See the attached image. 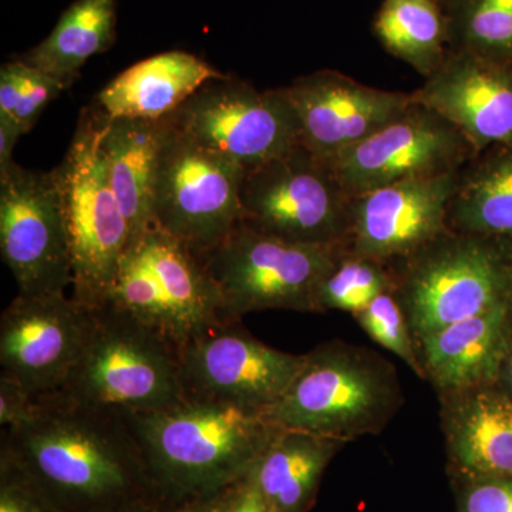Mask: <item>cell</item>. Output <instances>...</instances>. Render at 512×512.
Returning a JSON list of instances; mask_svg holds the SVG:
<instances>
[{
	"label": "cell",
	"mask_w": 512,
	"mask_h": 512,
	"mask_svg": "<svg viewBox=\"0 0 512 512\" xmlns=\"http://www.w3.org/2000/svg\"><path fill=\"white\" fill-rule=\"evenodd\" d=\"M343 441L281 429L247 477L271 512H303Z\"/></svg>",
	"instance_id": "603a6c76"
},
{
	"label": "cell",
	"mask_w": 512,
	"mask_h": 512,
	"mask_svg": "<svg viewBox=\"0 0 512 512\" xmlns=\"http://www.w3.org/2000/svg\"><path fill=\"white\" fill-rule=\"evenodd\" d=\"M2 461L64 507L121 503L154 483L126 414L60 393L37 399L26 423L2 431Z\"/></svg>",
	"instance_id": "6da1fadb"
},
{
	"label": "cell",
	"mask_w": 512,
	"mask_h": 512,
	"mask_svg": "<svg viewBox=\"0 0 512 512\" xmlns=\"http://www.w3.org/2000/svg\"><path fill=\"white\" fill-rule=\"evenodd\" d=\"M457 174L421 178L352 197L343 251L389 266L447 231Z\"/></svg>",
	"instance_id": "2e32d148"
},
{
	"label": "cell",
	"mask_w": 512,
	"mask_h": 512,
	"mask_svg": "<svg viewBox=\"0 0 512 512\" xmlns=\"http://www.w3.org/2000/svg\"><path fill=\"white\" fill-rule=\"evenodd\" d=\"M444 10L450 50L512 67V0H454Z\"/></svg>",
	"instance_id": "4316f807"
},
{
	"label": "cell",
	"mask_w": 512,
	"mask_h": 512,
	"mask_svg": "<svg viewBox=\"0 0 512 512\" xmlns=\"http://www.w3.org/2000/svg\"><path fill=\"white\" fill-rule=\"evenodd\" d=\"M282 89L298 119L301 144L322 158L372 136L414 103L413 92L366 86L329 69L298 77Z\"/></svg>",
	"instance_id": "e0dca14e"
},
{
	"label": "cell",
	"mask_w": 512,
	"mask_h": 512,
	"mask_svg": "<svg viewBox=\"0 0 512 512\" xmlns=\"http://www.w3.org/2000/svg\"><path fill=\"white\" fill-rule=\"evenodd\" d=\"M225 76L201 57L170 50L117 74L90 106L107 120H165L205 83Z\"/></svg>",
	"instance_id": "ffe728a7"
},
{
	"label": "cell",
	"mask_w": 512,
	"mask_h": 512,
	"mask_svg": "<svg viewBox=\"0 0 512 512\" xmlns=\"http://www.w3.org/2000/svg\"><path fill=\"white\" fill-rule=\"evenodd\" d=\"M373 35L389 55L426 79L450 52L446 10L439 0H383Z\"/></svg>",
	"instance_id": "484cf974"
},
{
	"label": "cell",
	"mask_w": 512,
	"mask_h": 512,
	"mask_svg": "<svg viewBox=\"0 0 512 512\" xmlns=\"http://www.w3.org/2000/svg\"><path fill=\"white\" fill-rule=\"evenodd\" d=\"M25 136L18 121L9 116L0 114V175L8 173L15 165L13 150L18 144L19 138Z\"/></svg>",
	"instance_id": "e575fe53"
},
{
	"label": "cell",
	"mask_w": 512,
	"mask_h": 512,
	"mask_svg": "<svg viewBox=\"0 0 512 512\" xmlns=\"http://www.w3.org/2000/svg\"><path fill=\"white\" fill-rule=\"evenodd\" d=\"M342 248L293 244L239 222L201 255L232 318L271 311L318 313V292Z\"/></svg>",
	"instance_id": "ba28073f"
},
{
	"label": "cell",
	"mask_w": 512,
	"mask_h": 512,
	"mask_svg": "<svg viewBox=\"0 0 512 512\" xmlns=\"http://www.w3.org/2000/svg\"><path fill=\"white\" fill-rule=\"evenodd\" d=\"M441 5H443V8H446L447 5H450V3H453L454 0H439Z\"/></svg>",
	"instance_id": "ab89813d"
},
{
	"label": "cell",
	"mask_w": 512,
	"mask_h": 512,
	"mask_svg": "<svg viewBox=\"0 0 512 512\" xmlns=\"http://www.w3.org/2000/svg\"><path fill=\"white\" fill-rule=\"evenodd\" d=\"M94 323V308L66 292L20 295L0 318V376L35 399L52 396L82 356Z\"/></svg>",
	"instance_id": "5bb4252c"
},
{
	"label": "cell",
	"mask_w": 512,
	"mask_h": 512,
	"mask_svg": "<svg viewBox=\"0 0 512 512\" xmlns=\"http://www.w3.org/2000/svg\"><path fill=\"white\" fill-rule=\"evenodd\" d=\"M458 512H512V478L463 477Z\"/></svg>",
	"instance_id": "f546056e"
},
{
	"label": "cell",
	"mask_w": 512,
	"mask_h": 512,
	"mask_svg": "<svg viewBox=\"0 0 512 512\" xmlns=\"http://www.w3.org/2000/svg\"><path fill=\"white\" fill-rule=\"evenodd\" d=\"M64 90L66 87L55 77L26 64L25 87L12 119L18 121L23 133H29L46 107Z\"/></svg>",
	"instance_id": "4dcf8cb0"
},
{
	"label": "cell",
	"mask_w": 512,
	"mask_h": 512,
	"mask_svg": "<svg viewBox=\"0 0 512 512\" xmlns=\"http://www.w3.org/2000/svg\"><path fill=\"white\" fill-rule=\"evenodd\" d=\"M116 29V0H74L46 39L13 57L69 89L84 64L113 46Z\"/></svg>",
	"instance_id": "d4e9b609"
},
{
	"label": "cell",
	"mask_w": 512,
	"mask_h": 512,
	"mask_svg": "<svg viewBox=\"0 0 512 512\" xmlns=\"http://www.w3.org/2000/svg\"><path fill=\"white\" fill-rule=\"evenodd\" d=\"M165 121L245 170L301 144L298 119L282 87L258 90L228 74L205 83Z\"/></svg>",
	"instance_id": "8fae6325"
},
{
	"label": "cell",
	"mask_w": 512,
	"mask_h": 512,
	"mask_svg": "<svg viewBox=\"0 0 512 512\" xmlns=\"http://www.w3.org/2000/svg\"><path fill=\"white\" fill-rule=\"evenodd\" d=\"M228 512H271L264 497L256 490L254 484L245 478L235 491L234 500Z\"/></svg>",
	"instance_id": "d590c367"
},
{
	"label": "cell",
	"mask_w": 512,
	"mask_h": 512,
	"mask_svg": "<svg viewBox=\"0 0 512 512\" xmlns=\"http://www.w3.org/2000/svg\"><path fill=\"white\" fill-rule=\"evenodd\" d=\"M26 64L12 57L0 67V114L15 116L23 87H25Z\"/></svg>",
	"instance_id": "836d02e7"
},
{
	"label": "cell",
	"mask_w": 512,
	"mask_h": 512,
	"mask_svg": "<svg viewBox=\"0 0 512 512\" xmlns=\"http://www.w3.org/2000/svg\"><path fill=\"white\" fill-rule=\"evenodd\" d=\"M222 491L205 495V497L194 498L195 503L184 505L175 512H228L235 494L232 497H224L221 494Z\"/></svg>",
	"instance_id": "8d00e7d4"
},
{
	"label": "cell",
	"mask_w": 512,
	"mask_h": 512,
	"mask_svg": "<svg viewBox=\"0 0 512 512\" xmlns=\"http://www.w3.org/2000/svg\"><path fill=\"white\" fill-rule=\"evenodd\" d=\"M0 254L20 295L66 292L72 249L55 171L13 165L0 175Z\"/></svg>",
	"instance_id": "7c38bea8"
},
{
	"label": "cell",
	"mask_w": 512,
	"mask_h": 512,
	"mask_svg": "<svg viewBox=\"0 0 512 512\" xmlns=\"http://www.w3.org/2000/svg\"><path fill=\"white\" fill-rule=\"evenodd\" d=\"M448 229L512 239V146L477 151L458 171L447 212Z\"/></svg>",
	"instance_id": "cb8c5ba5"
},
{
	"label": "cell",
	"mask_w": 512,
	"mask_h": 512,
	"mask_svg": "<svg viewBox=\"0 0 512 512\" xmlns=\"http://www.w3.org/2000/svg\"><path fill=\"white\" fill-rule=\"evenodd\" d=\"M494 383L512 399V323L503 359H501L500 369H498L497 379Z\"/></svg>",
	"instance_id": "74e56055"
},
{
	"label": "cell",
	"mask_w": 512,
	"mask_h": 512,
	"mask_svg": "<svg viewBox=\"0 0 512 512\" xmlns=\"http://www.w3.org/2000/svg\"><path fill=\"white\" fill-rule=\"evenodd\" d=\"M57 393L123 413L174 406L185 399L180 350L140 320L103 303L94 308L89 340Z\"/></svg>",
	"instance_id": "8992f818"
},
{
	"label": "cell",
	"mask_w": 512,
	"mask_h": 512,
	"mask_svg": "<svg viewBox=\"0 0 512 512\" xmlns=\"http://www.w3.org/2000/svg\"><path fill=\"white\" fill-rule=\"evenodd\" d=\"M101 119L100 154L126 217L131 241L154 227V180L167 123L165 120H107L103 116Z\"/></svg>",
	"instance_id": "7402d4cb"
},
{
	"label": "cell",
	"mask_w": 512,
	"mask_h": 512,
	"mask_svg": "<svg viewBox=\"0 0 512 512\" xmlns=\"http://www.w3.org/2000/svg\"><path fill=\"white\" fill-rule=\"evenodd\" d=\"M104 303L156 330L178 349L232 320L201 256L163 229L128 242Z\"/></svg>",
	"instance_id": "5b68a950"
},
{
	"label": "cell",
	"mask_w": 512,
	"mask_h": 512,
	"mask_svg": "<svg viewBox=\"0 0 512 512\" xmlns=\"http://www.w3.org/2000/svg\"><path fill=\"white\" fill-rule=\"evenodd\" d=\"M185 399L212 400L265 410L281 399L305 355L265 345L232 320L180 349Z\"/></svg>",
	"instance_id": "9a60e30c"
},
{
	"label": "cell",
	"mask_w": 512,
	"mask_h": 512,
	"mask_svg": "<svg viewBox=\"0 0 512 512\" xmlns=\"http://www.w3.org/2000/svg\"><path fill=\"white\" fill-rule=\"evenodd\" d=\"M393 286V275L386 265L348 254L342 249L332 271L320 285L319 312L340 311L355 316L377 296L393 292Z\"/></svg>",
	"instance_id": "83f0119b"
},
{
	"label": "cell",
	"mask_w": 512,
	"mask_h": 512,
	"mask_svg": "<svg viewBox=\"0 0 512 512\" xmlns=\"http://www.w3.org/2000/svg\"><path fill=\"white\" fill-rule=\"evenodd\" d=\"M37 400L15 380L0 376V424L3 430L22 426L35 412Z\"/></svg>",
	"instance_id": "d6a6232c"
},
{
	"label": "cell",
	"mask_w": 512,
	"mask_h": 512,
	"mask_svg": "<svg viewBox=\"0 0 512 512\" xmlns=\"http://www.w3.org/2000/svg\"><path fill=\"white\" fill-rule=\"evenodd\" d=\"M0 512H53L55 507L18 470L3 463Z\"/></svg>",
	"instance_id": "1f68e13d"
},
{
	"label": "cell",
	"mask_w": 512,
	"mask_h": 512,
	"mask_svg": "<svg viewBox=\"0 0 512 512\" xmlns=\"http://www.w3.org/2000/svg\"><path fill=\"white\" fill-rule=\"evenodd\" d=\"M448 456L461 477L512 478V399L495 383L440 394Z\"/></svg>",
	"instance_id": "d6986e66"
},
{
	"label": "cell",
	"mask_w": 512,
	"mask_h": 512,
	"mask_svg": "<svg viewBox=\"0 0 512 512\" xmlns=\"http://www.w3.org/2000/svg\"><path fill=\"white\" fill-rule=\"evenodd\" d=\"M456 126L477 151L512 146V67L450 50L413 92Z\"/></svg>",
	"instance_id": "ac0fdd59"
},
{
	"label": "cell",
	"mask_w": 512,
	"mask_h": 512,
	"mask_svg": "<svg viewBox=\"0 0 512 512\" xmlns=\"http://www.w3.org/2000/svg\"><path fill=\"white\" fill-rule=\"evenodd\" d=\"M512 323V303L417 340L424 379L448 393L494 383Z\"/></svg>",
	"instance_id": "44dd1931"
},
{
	"label": "cell",
	"mask_w": 512,
	"mask_h": 512,
	"mask_svg": "<svg viewBox=\"0 0 512 512\" xmlns=\"http://www.w3.org/2000/svg\"><path fill=\"white\" fill-rule=\"evenodd\" d=\"M244 174L241 164L198 146L167 123L154 180V227L205 254L241 222Z\"/></svg>",
	"instance_id": "30bf717a"
},
{
	"label": "cell",
	"mask_w": 512,
	"mask_h": 512,
	"mask_svg": "<svg viewBox=\"0 0 512 512\" xmlns=\"http://www.w3.org/2000/svg\"><path fill=\"white\" fill-rule=\"evenodd\" d=\"M103 119L92 106L80 113L72 143L53 168L73 261V295L84 305H103L130 231L100 154Z\"/></svg>",
	"instance_id": "52a82bcc"
},
{
	"label": "cell",
	"mask_w": 512,
	"mask_h": 512,
	"mask_svg": "<svg viewBox=\"0 0 512 512\" xmlns=\"http://www.w3.org/2000/svg\"><path fill=\"white\" fill-rule=\"evenodd\" d=\"M387 268L416 343L448 325L512 303L510 239L447 229Z\"/></svg>",
	"instance_id": "277c9868"
},
{
	"label": "cell",
	"mask_w": 512,
	"mask_h": 512,
	"mask_svg": "<svg viewBox=\"0 0 512 512\" xmlns=\"http://www.w3.org/2000/svg\"><path fill=\"white\" fill-rule=\"evenodd\" d=\"M239 198L242 224L272 237L332 248L348 237L352 197L303 144L245 170Z\"/></svg>",
	"instance_id": "9c48e42d"
},
{
	"label": "cell",
	"mask_w": 512,
	"mask_h": 512,
	"mask_svg": "<svg viewBox=\"0 0 512 512\" xmlns=\"http://www.w3.org/2000/svg\"><path fill=\"white\" fill-rule=\"evenodd\" d=\"M355 319L373 342L399 357L424 379L416 339L393 292L377 296L366 309L355 315Z\"/></svg>",
	"instance_id": "f1b7e54d"
},
{
	"label": "cell",
	"mask_w": 512,
	"mask_h": 512,
	"mask_svg": "<svg viewBox=\"0 0 512 512\" xmlns=\"http://www.w3.org/2000/svg\"><path fill=\"white\" fill-rule=\"evenodd\" d=\"M477 153L456 126L414 100L372 136L325 158L349 197L377 188L458 173Z\"/></svg>",
	"instance_id": "4fadbf2b"
},
{
	"label": "cell",
	"mask_w": 512,
	"mask_h": 512,
	"mask_svg": "<svg viewBox=\"0 0 512 512\" xmlns=\"http://www.w3.org/2000/svg\"><path fill=\"white\" fill-rule=\"evenodd\" d=\"M403 403L396 367L389 360L335 340L305 353L302 369L265 416L279 429L349 443L380 433Z\"/></svg>",
	"instance_id": "3957f363"
},
{
	"label": "cell",
	"mask_w": 512,
	"mask_h": 512,
	"mask_svg": "<svg viewBox=\"0 0 512 512\" xmlns=\"http://www.w3.org/2000/svg\"><path fill=\"white\" fill-rule=\"evenodd\" d=\"M511 245H512V239H511Z\"/></svg>",
	"instance_id": "60d3db41"
},
{
	"label": "cell",
	"mask_w": 512,
	"mask_h": 512,
	"mask_svg": "<svg viewBox=\"0 0 512 512\" xmlns=\"http://www.w3.org/2000/svg\"><path fill=\"white\" fill-rule=\"evenodd\" d=\"M124 414L154 483L185 498L244 481L281 430L264 410L212 400L184 399L165 409Z\"/></svg>",
	"instance_id": "7a4b0ae2"
},
{
	"label": "cell",
	"mask_w": 512,
	"mask_h": 512,
	"mask_svg": "<svg viewBox=\"0 0 512 512\" xmlns=\"http://www.w3.org/2000/svg\"><path fill=\"white\" fill-rule=\"evenodd\" d=\"M120 512H157V511L146 510V508H131V510L120 511Z\"/></svg>",
	"instance_id": "f35d334b"
}]
</instances>
